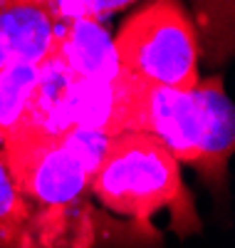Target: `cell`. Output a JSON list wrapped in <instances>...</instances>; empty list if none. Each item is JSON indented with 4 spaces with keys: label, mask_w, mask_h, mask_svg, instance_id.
<instances>
[{
    "label": "cell",
    "mask_w": 235,
    "mask_h": 248,
    "mask_svg": "<svg viewBox=\"0 0 235 248\" xmlns=\"http://www.w3.org/2000/svg\"><path fill=\"white\" fill-rule=\"evenodd\" d=\"M89 194L112 214L139 223H148L154 214L166 209L178 236L201 231V218L181 176V161L151 134L119 132L106 137L89 176Z\"/></svg>",
    "instance_id": "1"
},
{
    "label": "cell",
    "mask_w": 235,
    "mask_h": 248,
    "mask_svg": "<svg viewBox=\"0 0 235 248\" xmlns=\"http://www.w3.org/2000/svg\"><path fill=\"white\" fill-rule=\"evenodd\" d=\"M119 70L148 85L193 90L198 75V37L181 0H148L114 35Z\"/></svg>",
    "instance_id": "2"
},
{
    "label": "cell",
    "mask_w": 235,
    "mask_h": 248,
    "mask_svg": "<svg viewBox=\"0 0 235 248\" xmlns=\"http://www.w3.org/2000/svg\"><path fill=\"white\" fill-rule=\"evenodd\" d=\"M109 107L102 134L144 132L156 137L178 161L196 167L203 141V109L193 90L148 85L117 75L109 82Z\"/></svg>",
    "instance_id": "3"
},
{
    "label": "cell",
    "mask_w": 235,
    "mask_h": 248,
    "mask_svg": "<svg viewBox=\"0 0 235 248\" xmlns=\"http://www.w3.org/2000/svg\"><path fill=\"white\" fill-rule=\"evenodd\" d=\"M5 167L28 209L87 203L89 171L62 132L23 122L0 141Z\"/></svg>",
    "instance_id": "4"
},
{
    "label": "cell",
    "mask_w": 235,
    "mask_h": 248,
    "mask_svg": "<svg viewBox=\"0 0 235 248\" xmlns=\"http://www.w3.org/2000/svg\"><path fill=\"white\" fill-rule=\"evenodd\" d=\"M59 17L50 0H0V70L17 62L45 65Z\"/></svg>",
    "instance_id": "5"
},
{
    "label": "cell",
    "mask_w": 235,
    "mask_h": 248,
    "mask_svg": "<svg viewBox=\"0 0 235 248\" xmlns=\"http://www.w3.org/2000/svg\"><path fill=\"white\" fill-rule=\"evenodd\" d=\"M47 62L77 82H112L121 75L112 37L102 28V20L89 17L59 20Z\"/></svg>",
    "instance_id": "6"
},
{
    "label": "cell",
    "mask_w": 235,
    "mask_h": 248,
    "mask_svg": "<svg viewBox=\"0 0 235 248\" xmlns=\"http://www.w3.org/2000/svg\"><path fill=\"white\" fill-rule=\"evenodd\" d=\"M203 109V141L196 167L203 181L213 189H223L228 176V161L235 147V109L225 94L220 75L198 79L193 87Z\"/></svg>",
    "instance_id": "7"
},
{
    "label": "cell",
    "mask_w": 235,
    "mask_h": 248,
    "mask_svg": "<svg viewBox=\"0 0 235 248\" xmlns=\"http://www.w3.org/2000/svg\"><path fill=\"white\" fill-rule=\"evenodd\" d=\"M45 65L17 62L0 70V141L32 117Z\"/></svg>",
    "instance_id": "8"
},
{
    "label": "cell",
    "mask_w": 235,
    "mask_h": 248,
    "mask_svg": "<svg viewBox=\"0 0 235 248\" xmlns=\"http://www.w3.org/2000/svg\"><path fill=\"white\" fill-rule=\"evenodd\" d=\"M193 28L198 37V50L210 65H220L233 55L235 35V5L233 0H191Z\"/></svg>",
    "instance_id": "9"
},
{
    "label": "cell",
    "mask_w": 235,
    "mask_h": 248,
    "mask_svg": "<svg viewBox=\"0 0 235 248\" xmlns=\"http://www.w3.org/2000/svg\"><path fill=\"white\" fill-rule=\"evenodd\" d=\"M28 218V203L17 194L0 152V248H20Z\"/></svg>",
    "instance_id": "10"
},
{
    "label": "cell",
    "mask_w": 235,
    "mask_h": 248,
    "mask_svg": "<svg viewBox=\"0 0 235 248\" xmlns=\"http://www.w3.org/2000/svg\"><path fill=\"white\" fill-rule=\"evenodd\" d=\"M59 20L72 17H89V20H104L136 0H50Z\"/></svg>",
    "instance_id": "11"
}]
</instances>
